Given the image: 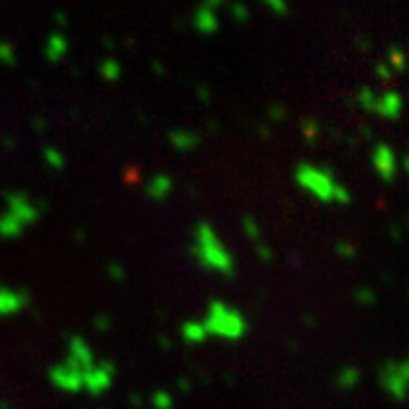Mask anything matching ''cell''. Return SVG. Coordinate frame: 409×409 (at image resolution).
Here are the masks:
<instances>
[{
	"instance_id": "10",
	"label": "cell",
	"mask_w": 409,
	"mask_h": 409,
	"mask_svg": "<svg viewBox=\"0 0 409 409\" xmlns=\"http://www.w3.org/2000/svg\"><path fill=\"white\" fill-rule=\"evenodd\" d=\"M28 305V296L23 291H16L12 286H0V318L19 314Z\"/></svg>"
},
{
	"instance_id": "30",
	"label": "cell",
	"mask_w": 409,
	"mask_h": 409,
	"mask_svg": "<svg viewBox=\"0 0 409 409\" xmlns=\"http://www.w3.org/2000/svg\"><path fill=\"white\" fill-rule=\"evenodd\" d=\"M403 368H405V373H407V380H409V359H407V362H403Z\"/></svg>"
},
{
	"instance_id": "7",
	"label": "cell",
	"mask_w": 409,
	"mask_h": 409,
	"mask_svg": "<svg viewBox=\"0 0 409 409\" xmlns=\"http://www.w3.org/2000/svg\"><path fill=\"white\" fill-rule=\"evenodd\" d=\"M51 380L57 389L69 391V394H78V391H82V371L67 362L51 368Z\"/></svg>"
},
{
	"instance_id": "3",
	"label": "cell",
	"mask_w": 409,
	"mask_h": 409,
	"mask_svg": "<svg viewBox=\"0 0 409 409\" xmlns=\"http://www.w3.org/2000/svg\"><path fill=\"white\" fill-rule=\"evenodd\" d=\"M204 332L207 337H218L227 341H236L245 337L248 332V321L243 318L241 312H236L234 307H230L223 300H211L207 312L202 318Z\"/></svg>"
},
{
	"instance_id": "15",
	"label": "cell",
	"mask_w": 409,
	"mask_h": 409,
	"mask_svg": "<svg viewBox=\"0 0 409 409\" xmlns=\"http://www.w3.org/2000/svg\"><path fill=\"white\" fill-rule=\"evenodd\" d=\"M182 337L186 343H200L207 339V332H204L202 321H186L182 325Z\"/></svg>"
},
{
	"instance_id": "6",
	"label": "cell",
	"mask_w": 409,
	"mask_h": 409,
	"mask_svg": "<svg viewBox=\"0 0 409 409\" xmlns=\"http://www.w3.org/2000/svg\"><path fill=\"white\" fill-rule=\"evenodd\" d=\"M5 200H7V214H12L23 227H28V225L37 223V220H39L37 204L32 202L26 193H21V191L7 193Z\"/></svg>"
},
{
	"instance_id": "22",
	"label": "cell",
	"mask_w": 409,
	"mask_h": 409,
	"mask_svg": "<svg viewBox=\"0 0 409 409\" xmlns=\"http://www.w3.org/2000/svg\"><path fill=\"white\" fill-rule=\"evenodd\" d=\"M261 3H264L271 12L280 14V16H284L286 12H289V5H286V0H261Z\"/></svg>"
},
{
	"instance_id": "1",
	"label": "cell",
	"mask_w": 409,
	"mask_h": 409,
	"mask_svg": "<svg viewBox=\"0 0 409 409\" xmlns=\"http://www.w3.org/2000/svg\"><path fill=\"white\" fill-rule=\"evenodd\" d=\"M191 250L202 268L220 273V275H234L236 264H234L232 252L225 248V243L218 239V234L214 232V227L209 223L195 225Z\"/></svg>"
},
{
	"instance_id": "18",
	"label": "cell",
	"mask_w": 409,
	"mask_h": 409,
	"mask_svg": "<svg viewBox=\"0 0 409 409\" xmlns=\"http://www.w3.org/2000/svg\"><path fill=\"white\" fill-rule=\"evenodd\" d=\"M387 64L394 73L405 71L407 69V53L400 46H391L387 51Z\"/></svg>"
},
{
	"instance_id": "24",
	"label": "cell",
	"mask_w": 409,
	"mask_h": 409,
	"mask_svg": "<svg viewBox=\"0 0 409 409\" xmlns=\"http://www.w3.org/2000/svg\"><path fill=\"white\" fill-rule=\"evenodd\" d=\"M375 76H378L382 82H389L391 78H394V71L389 69V64H387V62H380L378 67H375Z\"/></svg>"
},
{
	"instance_id": "21",
	"label": "cell",
	"mask_w": 409,
	"mask_h": 409,
	"mask_svg": "<svg viewBox=\"0 0 409 409\" xmlns=\"http://www.w3.org/2000/svg\"><path fill=\"white\" fill-rule=\"evenodd\" d=\"M153 407L155 409H173V396L168 391H157L153 396Z\"/></svg>"
},
{
	"instance_id": "9",
	"label": "cell",
	"mask_w": 409,
	"mask_h": 409,
	"mask_svg": "<svg viewBox=\"0 0 409 409\" xmlns=\"http://www.w3.org/2000/svg\"><path fill=\"white\" fill-rule=\"evenodd\" d=\"M64 362L80 368V371L85 373L87 368L96 362V355H94L92 346H89L82 337H71L69 339V353H67V359H64Z\"/></svg>"
},
{
	"instance_id": "28",
	"label": "cell",
	"mask_w": 409,
	"mask_h": 409,
	"mask_svg": "<svg viewBox=\"0 0 409 409\" xmlns=\"http://www.w3.org/2000/svg\"><path fill=\"white\" fill-rule=\"evenodd\" d=\"M10 57V60L14 62V51H12V48L10 46H0V60H3V57Z\"/></svg>"
},
{
	"instance_id": "25",
	"label": "cell",
	"mask_w": 409,
	"mask_h": 409,
	"mask_svg": "<svg viewBox=\"0 0 409 409\" xmlns=\"http://www.w3.org/2000/svg\"><path fill=\"white\" fill-rule=\"evenodd\" d=\"M46 159L51 162L53 166H57V168H62V166H64L62 155H60V153H55V150H46Z\"/></svg>"
},
{
	"instance_id": "29",
	"label": "cell",
	"mask_w": 409,
	"mask_h": 409,
	"mask_svg": "<svg viewBox=\"0 0 409 409\" xmlns=\"http://www.w3.org/2000/svg\"><path fill=\"white\" fill-rule=\"evenodd\" d=\"M400 166H403V168H405V173L409 175V155H405V157L400 159Z\"/></svg>"
},
{
	"instance_id": "23",
	"label": "cell",
	"mask_w": 409,
	"mask_h": 409,
	"mask_svg": "<svg viewBox=\"0 0 409 409\" xmlns=\"http://www.w3.org/2000/svg\"><path fill=\"white\" fill-rule=\"evenodd\" d=\"M103 73H105V78H110V80L114 82V80H119L121 69H119L116 62H105V64H103Z\"/></svg>"
},
{
	"instance_id": "27",
	"label": "cell",
	"mask_w": 409,
	"mask_h": 409,
	"mask_svg": "<svg viewBox=\"0 0 409 409\" xmlns=\"http://www.w3.org/2000/svg\"><path fill=\"white\" fill-rule=\"evenodd\" d=\"M302 130H305V134H307V139H316V123L314 121H309V123H305V125H302Z\"/></svg>"
},
{
	"instance_id": "2",
	"label": "cell",
	"mask_w": 409,
	"mask_h": 409,
	"mask_svg": "<svg viewBox=\"0 0 409 409\" xmlns=\"http://www.w3.org/2000/svg\"><path fill=\"white\" fill-rule=\"evenodd\" d=\"M296 182L321 202H350V193L346 186L339 184L330 171L314 166V164H300L296 168Z\"/></svg>"
},
{
	"instance_id": "12",
	"label": "cell",
	"mask_w": 409,
	"mask_h": 409,
	"mask_svg": "<svg viewBox=\"0 0 409 409\" xmlns=\"http://www.w3.org/2000/svg\"><path fill=\"white\" fill-rule=\"evenodd\" d=\"M173 191V180L164 173H157L148 180V184H146V193L150 195L153 200H164L168 198V193Z\"/></svg>"
},
{
	"instance_id": "26",
	"label": "cell",
	"mask_w": 409,
	"mask_h": 409,
	"mask_svg": "<svg viewBox=\"0 0 409 409\" xmlns=\"http://www.w3.org/2000/svg\"><path fill=\"white\" fill-rule=\"evenodd\" d=\"M243 225H245V232H248V234L252 236V239H257V236H259V230H257V223H252V220H250V218H245V220H243Z\"/></svg>"
},
{
	"instance_id": "4",
	"label": "cell",
	"mask_w": 409,
	"mask_h": 409,
	"mask_svg": "<svg viewBox=\"0 0 409 409\" xmlns=\"http://www.w3.org/2000/svg\"><path fill=\"white\" fill-rule=\"evenodd\" d=\"M114 382V366L110 362H94L82 373V389L89 394H103Z\"/></svg>"
},
{
	"instance_id": "20",
	"label": "cell",
	"mask_w": 409,
	"mask_h": 409,
	"mask_svg": "<svg viewBox=\"0 0 409 409\" xmlns=\"http://www.w3.org/2000/svg\"><path fill=\"white\" fill-rule=\"evenodd\" d=\"M359 105H362L364 110H368V112H373V107H375V101H378V96H375V92L371 87H364V89H359Z\"/></svg>"
},
{
	"instance_id": "17",
	"label": "cell",
	"mask_w": 409,
	"mask_h": 409,
	"mask_svg": "<svg viewBox=\"0 0 409 409\" xmlns=\"http://www.w3.org/2000/svg\"><path fill=\"white\" fill-rule=\"evenodd\" d=\"M67 51H69V41L64 39L62 35H53L51 41H48V46H46V55H48V60L51 62L62 60Z\"/></svg>"
},
{
	"instance_id": "19",
	"label": "cell",
	"mask_w": 409,
	"mask_h": 409,
	"mask_svg": "<svg viewBox=\"0 0 409 409\" xmlns=\"http://www.w3.org/2000/svg\"><path fill=\"white\" fill-rule=\"evenodd\" d=\"M357 382H359V373H357V368H343V371L339 373V378H337V384H339V389H355L357 387Z\"/></svg>"
},
{
	"instance_id": "13",
	"label": "cell",
	"mask_w": 409,
	"mask_h": 409,
	"mask_svg": "<svg viewBox=\"0 0 409 409\" xmlns=\"http://www.w3.org/2000/svg\"><path fill=\"white\" fill-rule=\"evenodd\" d=\"M195 30H200L202 35H211V32L218 30V19L211 7H200L198 14H195Z\"/></svg>"
},
{
	"instance_id": "5",
	"label": "cell",
	"mask_w": 409,
	"mask_h": 409,
	"mask_svg": "<svg viewBox=\"0 0 409 409\" xmlns=\"http://www.w3.org/2000/svg\"><path fill=\"white\" fill-rule=\"evenodd\" d=\"M380 382L391 398H405L409 394V380L403 362H389L380 371Z\"/></svg>"
},
{
	"instance_id": "8",
	"label": "cell",
	"mask_w": 409,
	"mask_h": 409,
	"mask_svg": "<svg viewBox=\"0 0 409 409\" xmlns=\"http://www.w3.org/2000/svg\"><path fill=\"white\" fill-rule=\"evenodd\" d=\"M373 166H375V173H378L384 180V182H391V180H394L396 173H398V157H396V153L391 150L387 143L375 146V150H373Z\"/></svg>"
},
{
	"instance_id": "14",
	"label": "cell",
	"mask_w": 409,
	"mask_h": 409,
	"mask_svg": "<svg viewBox=\"0 0 409 409\" xmlns=\"http://www.w3.org/2000/svg\"><path fill=\"white\" fill-rule=\"evenodd\" d=\"M23 230H26V227H23L12 214H7V211L0 214V236H3V239H14V236H19Z\"/></svg>"
},
{
	"instance_id": "16",
	"label": "cell",
	"mask_w": 409,
	"mask_h": 409,
	"mask_svg": "<svg viewBox=\"0 0 409 409\" xmlns=\"http://www.w3.org/2000/svg\"><path fill=\"white\" fill-rule=\"evenodd\" d=\"M171 143L175 146L177 150H193L195 146L200 143V137L195 132H171Z\"/></svg>"
},
{
	"instance_id": "11",
	"label": "cell",
	"mask_w": 409,
	"mask_h": 409,
	"mask_svg": "<svg viewBox=\"0 0 409 409\" xmlns=\"http://www.w3.org/2000/svg\"><path fill=\"white\" fill-rule=\"evenodd\" d=\"M373 112L380 114L382 119L396 121L400 114H403V96L398 92H384L382 96H378V101H375Z\"/></svg>"
}]
</instances>
